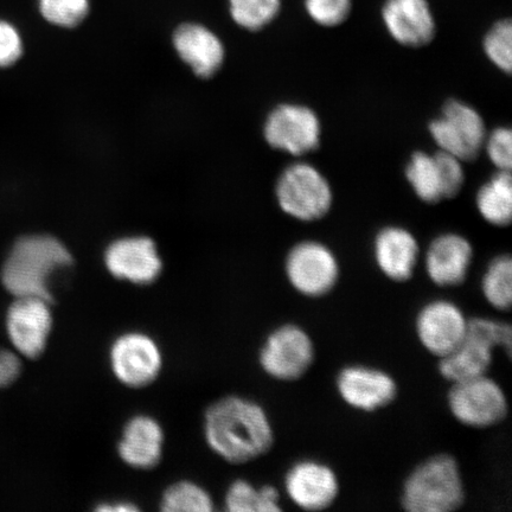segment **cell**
<instances>
[{
  "instance_id": "obj_1",
  "label": "cell",
  "mask_w": 512,
  "mask_h": 512,
  "mask_svg": "<svg viewBox=\"0 0 512 512\" xmlns=\"http://www.w3.org/2000/svg\"><path fill=\"white\" fill-rule=\"evenodd\" d=\"M203 430L211 450L232 464L253 462L274 444L273 426L265 409L238 395L226 396L208 407Z\"/></svg>"
},
{
  "instance_id": "obj_2",
  "label": "cell",
  "mask_w": 512,
  "mask_h": 512,
  "mask_svg": "<svg viewBox=\"0 0 512 512\" xmlns=\"http://www.w3.org/2000/svg\"><path fill=\"white\" fill-rule=\"evenodd\" d=\"M73 264V255L50 235H29L18 239L6 258L2 281L17 297L53 300L50 280L56 272Z\"/></svg>"
},
{
  "instance_id": "obj_3",
  "label": "cell",
  "mask_w": 512,
  "mask_h": 512,
  "mask_svg": "<svg viewBox=\"0 0 512 512\" xmlns=\"http://www.w3.org/2000/svg\"><path fill=\"white\" fill-rule=\"evenodd\" d=\"M465 486L456 458L437 454L416 466L403 484L401 505L409 512H452L465 503Z\"/></svg>"
},
{
  "instance_id": "obj_4",
  "label": "cell",
  "mask_w": 512,
  "mask_h": 512,
  "mask_svg": "<svg viewBox=\"0 0 512 512\" xmlns=\"http://www.w3.org/2000/svg\"><path fill=\"white\" fill-rule=\"evenodd\" d=\"M511 342L509 324L488 318L469 319L463 342L451 354L439 358V373L451 383L486 375L495 349L503 348L510 355Z\"/></svg>"
},
{
  "instance_id": "obj_5",
  "label": "cell",
  "mask_w": 512,
  "mask_h": 512,
  "mask_svg": "<svg viewBox=\"0 0 512 512\" xmlns=\"http://www.w3.org/2000/svg\"><path fill=\"white\" fill-rule=\"evenodd\" d=\"M275 196L286 215L302 222L324 219L334 204V190L328 178L305 162L293 163L281 172Z\"/></svg>"
},
{
  "instance_id": "obj_6",
  "label": "cell",
  "mask_w": 512,
  "mask_h": 512,
  "mask_svg": "<svg viewBox=\"0 0 512 512\" xmlns=\"http://www.w3.org/2000/svg\"><path fill=\"white\" fill-rule=\"evenodd\" d=\"M431 137L440 151L450 153L462 162H472L483 151L488 134L485 121L464 101L451 99L443 106L438 118L428 125Z\"/></svg>"
},
{
  "instance_id": "obj_7",
  "label": "cell",
  "mask_w": 512,
  "mask_h": 512,
  "mask_svg": "<svg viewBox=\"0 0 512 512\" xmlns=\"http://www.w3.org/2000/svg\"><path fill=\"white\" fill-rule=\"evenodd\" d=\"M464 162L438 150L434 153L415 151L405 169L407 182L420 201L438 204L451 200L465 184Z\"/></svg>"
},
{
  "instance_id": "obj_8",
  "label": "cell",
  "mask_w": 512,
  "mask_h": 512,
  "mask_svg": "<svg viewBox=\"0 0 512 512\" xmlns=\"http://www.w3.org/2000/svg\"><path fill=\"white\" fill-rule=\"evenodd\" d=\"M447 403L454 419L472 428L501 424L509 412L503 388L486 375L452 383Z\"/></svg>"
},
{
  "instance_id": "obj_9",
  "label": "cell",
  "mask_w": 512,
  "mask_h": 512,
  "mask_svg": "<svg viewBox=\"0 0 512 512\" xmlns=\"http://www.w3.org/2000/svg\"><path fill=\"white\" fill-rule=\"evenodd\" d=\"M285 272L288 283L302 296L322 298L336 287L341 268L331 248L323 242L305 240L288 252Z\"/></svg>"
},
{
  "instance_id": "obj_10",
  "label": "cell",
  "mask_w": 512,
  "mask_h": 512,
  "mask_svg": "<svg viewBox=\"0 0 512 512\" xmlns=\"http://www.w3.org/2000/svg\"><path fill=\"white\" fill-rule=\"evenodd\" d=\"M322 133L318 114L311 107L296 102L275 107L264 126L267 144L293 157H303L318 150Z\"/></svg>"
},
{
  "instance_id": "obj_11",
  "label": "cell",
  "mask_w": 512,
  "mask_h": 512,
  "mask_svg": "<svg viewBox=\"0 0 512 512\" xmlns=\"http://www.w3.org/2000/svg\"><path fill=\"white\" fill-rule=\"evenodd\" d=\"M315 344L297 324H284L268 335L259 363L268 376L279 381H297L315 362Z\"/></svg>"
},
{
  "instance_id": "obj_12",
  "label": "cell",
  "mask_w": 512,
  "mask_h": 512,
  "mask_svg": "<svg viewBox=\"0 0 512 512\" xmlns=\"http://www.w3.org/2000/svg\"><path fill=\"white\" fill-rule=\"evenodd\" d=\"M110 364L115 379L128 388H144L157 379L163 368L159 345L144 332L120 335L111 345Z\"/></svg>"
},
{
  "instance_id": "obj_13",
  "label": "cell",
  "mask_w": 512,
  "mask_h": 512,
  "mask_svg": "<svg viewBox=\"0 0 512 512\" xmlns=\"http://www.w3.org/2000/svg\"><path fill=\"white\" fill-rule=\"evenodd\" d=\"M53 324L51 300L40 297H17L6 315L10 341L18 354L27 358L43 354Z\"/></svg>"
},
{
  "instance_id": "obj_14",
  "label": "cell",
  "mask_w": 512,
  "mask_h": 512,
  "mask_svg": "<svg viewBox=\"0 0 512 512\" xmlns=\"http://www.w3.org/2000/svg\"><path fill=\"white\" fill-rule=\"evenodd\" d=\"M467 323L469 319L458 305L444 299L433 300L416 317V335L430 354L443 358L463 342Z\"/></svg>"
},
{
  "instance_id": "obj_15",
  "label": "cell",
  "mask_w": 512,
  "mask_h": 512,
  "mask_svg": "<svg viewBox=\"0 0 512 512\" xmlns=\"http://www.w3.org/2000/svg\"><path fill=\"white\" fill-rule=\"evenodd\" d=\"M381 17L389 36L405 48L427 47L437 35L428 0H384Z\"/></svg>"
},
{
  "instance_id": "obj_16",
  "label": "cell",
  "mask_w": 512,
  "mask_h": 512,
  "mask_svg": "<svg viewBox=\"0 0 512 512\" xmlns=\"http://www.w3.org/2000/svg\"><path fill=\"white\" fill-rule=\"evenodd\" d=\"M288 498L305 511H323L335 503L339 495L336 472L330 466L305 459L293 464L285 476Z\"/></svg>"
},
{
  "instance_id": "obj_17",
  "label": "cell",
  "mask_w": 512,
  "mask_h": 512,
  "mask_svg": "<svg viewBox=\"0 0 512 512\" xmlns=\"http://www.w3.org/2000/svg\"><path fill=\"white\" fill-rule=\"evenodd\" d=\"M105 265L114 278L136 285L155 283L163 270L156 243L145 236L111 243L105 252Z\"/></svg>"
},
{
  "instance_id": "obj_18",
  "label": "cell",
  "mask_w": 512,
  "mask_h": 512,
  "mask_svg": "<svg viewBox=\"0 0 512 512\" xmlns=\"http://www.w3.org/2000/svg\"><path fill=\"white\" fill-rule=\"evenodd\" d=\"M336 386L345 403L362 412L387 407L398 395V384L386 371L350 366L339 371Z\"/></svg>"
},
{
  "instance_id": "obj_19",
  "label": "cell",
  "mask_w": 512,
  "mask_h": 512,
  "mask_svg": "<svg viewBox=\"0 0 512 512\" xmlns=\"http://www.w3.org/2000/svg\"><path fill=\"white\" fill-rule=\"evenodd\" d=\"M473 247L465 236L445 233L437 236L427 249L425 265L428 277L440 287H457L469 275Z\"/></svg>"
},
{
  "instance_id": "obj_20",
  "label": "cell",
  "mask_w": 512,
  "mask_h": 512,
  "mask_svg": "<svg viewBox=\"0 0 512 512\" xmlns=\"http://www.w3.org/2000/svg\"><path fill=\"white\" fill-rule=\"evenodd\" d=\"M419 255V242L406 228L384 227L375 236L376 265L383 275L395 283H406L413 278Z\"/></svg>"
},
{
  "instance_id": "obj_21",
  "label": "cell",
  "mask_w": 512,
  "mask_h": 512,
  "mask_svg": "<svg viewBox=\"0 0 512 512\" xmlns=\"http://www.w3.org/2000/svg\"><path fill=\"white\" fill-rule=\"evenodd\" d=\"M172 43L178 56L200 78L208 79L219 72L224 47L214 31L200 23H183L172 35Z\"/></svg>"
},
{
  "instance_id": "obj_22",
  "label": "cell",
  "mask_w": 512,
  "mask_h": 512,
  "mask_svg": "<svg viewBox=\"0 0 512 512\" xmlns=\"http://www.w3.org/2000/svg\"><path fill=\"white\" fill-rule=\"evenodd\" d=\"M164 431L150 415H136L127 421L118 444L121 460L133 469L151 470L163 457Z\"/></svg>"
},
{
  "instance_id": "obj_23",
  "label": "cell",
  "mask_w": 512,
  "mask_h": 512,
  "mask_svg": "<svg viewBox=\"0 0 512 512\" xmlns=\"http://www.w3.org/2000/svg\"><path fill=\"white\" fill-rule=\"evenodd\" d=\"M476 207L482 219L491 226H510L512 219V181L510 171L497 170L479 188Z\"/></svg>"
},
{
  "instance_id": "obj_24",
  "label": "cell",
  "mask_w": 512,
  "mask_h": 512,
  "mask_svg": "<svg viewBox=\"0 0 512 512\" xmlns=\"http://www.w3.org/2000/svg\"><path fill=\"white\" fill-rule=\"evenodd\" d=\"M224 505L230 512H279L280 495L273 486L255 488L247 480H235L227 490Z\"/></svg>"
},
{
  "instance_id": "obj_25",
  "label": "cell",
  "mask_w": 512,
  "mask_h": 512,
  "mask_svg": "<svg viewBox=\"0 0 512 512\" xmlns=\"http://www.w3.org/2000/svg\"><path fill=\"white\" fill-rule=\"evenodd\" d=\"M486 302L499 311H508L512 303V260L498 255L486 268L482 279Z\"/></svg>"
},
{
  "instance_id": "obj_26",
  "label": "cell",
  "mask_w": 512,
  "mask_h": 512,
  "mask_svg": "<svg viewBox=\"0 0 512 512\" xmlns=\"http://www.w3.org/2000/svg\"><path fill=\"white\" fill-rule=\"evenodd\" d=\"M229 15L234 23L248 31L264 30L283 9V0H228Z\"/></svg>"
},
{
  "instance_id": "obj_27",
  "label": "cell",
  "mask_w": 512,
  "mask_h": 512,
  "mask_svg": "<svg viewBox=\"0 0 512 512\" xmlns=\"http://www.w3.org/2000/svg\"><path fill=\"white\" fill-rule=\"evenodd\" d=\"M160 509L166 512H210L214 510V501L201 485L181 480L164 491Z\"/></svg>"
},
{
  "instance_id": "obj_28",
  "label": "cell",
  "mask_w": 512,
  "mask_h": 512,
  "mask_svg": "<svg viewBox=\"0 0 512 512\" xmlns=\"http://www.w3.org/2000/svg\"><path fill=\"white\" fill-rule=\"evenodd\" d=\"M38 11L54 27L74 29L86 21L91 0H38Z\"/></svg>"
},
{
  "instance_id": "obj_29",
  "label": "cell",
  "mask_w": 512,
  "mask_h": 512,
  "mask_svg": "<svg viewBox=\"0 0 512 512\" xmlns=\"http://www.w3.org/2000/svg\"><path fill=\"white\" fill-rule=\"evenodd\" d=\"M483 50L488 60L501 72L510 75L512 69V23L510 18L499 19L486 32Z\"/></svg>"
},
{
  "instance_id": "obj_30",
  "label": "cell",
  "mask_w": 512,
  "mask_h": 512,
  "mask_svg": "<svg viewBox=\"0 0 512 512\" xmlns=\"http://www.w3.org/2000/svg\"><path fill=\"white\" fill-rule=\"evenodd\" d=\"M352 0H304L307 16L322 28L341 27L351 16Z\"/></svg>"
},
{
  "instance_id": "obj_31",
  "label": "cell",
  "mask_w": 512,
  "mask_h": 512,
  "mask_svg": "<svg viewBox=\"0 0 512 512\" xmlns=\"http://www.w3.org/2000/svg\"><path fill=\"white\" fill-rule=\"evenodd\" d=\"M483 150L497 170L511 171L512 132L509 127H497L488 132Z\"/></svg>"
},
{
  "instance_id": "obj_32",
  "label": "cell",
  "mask_w": 512,
  "mask_h": 512,
  "mask_svg": "<svg viewBox=\"0 0 512 512\" xmlns=\"http://www.w3.org/2000/svg\"><path fill=\"white\" fill-rule=\"evenodd\" d=\"M21 32L14 24L0 19V68L14 66L23 55Z\"/></svg>"
},
{
  "instance_id": "obj_33",
  "label": "cell",
  "mask_w": 512,
  "mask_h": 512,
  "mask_svg": "<svg viewBox=\"0 0 512 512\" xmlns=\"http://www.w3.org/2000/svg\"><path fill=\"white\" fill-rule=\"evenodd\" d=\"M22 371V361L16 352L0 349V388L14 383Z\"/></svg>"
},
{
  "instance_id": "obj_34",
  "label": "cell",
  "mask_w": 512,
  "mask_h": 512,
  "mask_svg": "<svg viewBox=\"0 0 512 512\" xmlns=\"http://www.w3.org/2000/svg\"><path fill=\"white\" fill-rule=\"evenodd\" d=\"M138 510L139 508L131 502L102 503L96 508V511L101 512H131Z\"/></svg>"
}]
</instances>
